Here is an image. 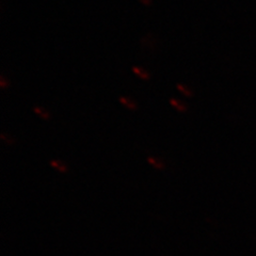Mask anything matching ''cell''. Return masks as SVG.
<instances>
[{"instance_id": "cell-1", "label": "cell", "mask_w": 256, "mask_h": 256, "mask_svg": "<svg viewBox=\"0 0 256 256\" xmlns=\"http://www.w3.org/2000/svg\"><path fill=\"white\" fill-rule=\"evenodd\" d=\"M120 102H121L124 106H126L128 109H132V110H134V109H136L137 108V105H136L134 102H132V100H127V98H120Z\"/></svg>"}, {"instance_id": "cell-2", "label": "cell", "mask_w": 256, "mask_h": 256, "mask_svg": "<svg viewBox=\"0 0 256 256\" xmlns=\"http://www.w3.org/2000/svg\"><path fill=\"white\" fill-rule=\"evenodd\" d=\"M170 102H171V105H172L173 107H175L178 111L184 112V111H186V109H187V107H186L185 105H182V102H180L178 100H173V98H172V100H170Z\"/></svg>"}, {"instance_id": "cell-3", "label": "cell", "mask_w": 256, "mask_h": 256, "mask_svg": "<svg viewBox=\"0 0 256 256\" xmlns=\"http://www.w3.org/2000/svg\"><path fill=\"white\" fill-rule=\"evenodd\" d=\"M132 70H134V73L137 74L140 78H142V79H148V78H150V75L146 73V72H143L141 68H134Z\"/></svg>"}, {"instance_id": "cell-4", "label": "cell", "mask_w": 256, "mask_h": 256, "mask_svg": "<svg viewBox=\"0 0 256 256\" xmlns=\"http://www.w3.org/2000/svg\"><path fill=\"white\" fill-rule=\"evenodd\" d=\"M148 162L152 164V166H154L156 169H162L164 168V166H162V164H159L157 160L155 159V158H153V157H148Z\"/></svg>"}, {"instance_id": "cell-5", "label": "cell", "mask_w": 256, "mask_h": 256, "mask_svg": "<svg viewBox=\"0 0 256 256\" xmlns=\"http://www.w3.org/2000/svg\"><path fill=\"white\" fill-rule=\"evenodd\" d=\"M50 164H52L54 168H56V169H58L60 172H66V166H63L62 164H60V162H52Z\"/></svg>"}, {"instance_id": "cell-6", "label": "cell", "mask_w": 256, "mask_h": 256, "mask_svg": "<svg viewBox=\"0 0 256 256\" xmlns=\"http://www.w3.org/2000/svg\"><path fill=\"white\" fill-rule=\"evenodd\" d=\"M34 112H36V114L41 116H42L43 118H45V120H47L48 118H50V114H48L47 112H46L44 109H42V108H38V107L34 108Z\"/></svg>"}, {"instance_id": "cell-7", "label": "cell", "mask_w": 256, "mask_h": 256, "mask_svg": "<svg viewBox=\"0 0 256 256\" xmlns=\"http://www.w3.org/2000/svg\"><path fill=\"white\" fill-rule=\"evenodd\" d=\"M178 90H180L185 95H188V96H191V92L189 91V90H187V89H185V88H184L182 84H178Z\"/></svg>"}, {"instance_id": "cell-8", "label": "cell", "mask_w": 256, "mask_h": 256, "mask_svg": "<svg viewBox=\"0 0 256 256\" xmlns=\"http://www.w3.org/2000/svg\"><path fill=\"white\" fill-rule=\"evenodd\" d=\"M6 84H8L6 82L4 77H2V82H0V86H2V88H4H4H6V86H8Z\"/></svg>"}, {"instance_id": "cell-9", "label": "cell", "mask_w": 256, "mask_h": 256, "mask_svg": "<svg viewBox=\"0 0 256 256\" xmlns=\"http://www.w3.org/2000/svg\"><path fill=\"white\" fill-rule=\"evenodd\" d=\"M140 2H142V4H144L146 6H150V4H152V2L150 0H140Z\"/></svg>"}]
</instances>
